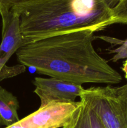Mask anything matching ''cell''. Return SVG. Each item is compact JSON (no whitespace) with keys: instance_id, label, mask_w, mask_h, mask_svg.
I'll return each instance as SVG.
<instances>
[{"instance_id":"cell-1","label":"cell","mask_w":127,"mask_h":128,"mask_svg":"<svg viewBox=\"0 0 127 128\" xmlns=\"http://www.w3.org/2000/svg\"><path fill=\"white\" fill-rule=\"evenodd\" d=\"M94 33L77 30L27 44L16 52L17 60L41 74L76 84L120 83V74L96 51Z\"/></svg>"},{"instance_id":"cell-2","label":"cell","mask_w":127,"mask_h":128,"mask_svg":"<svg viewBox=\"0 0 127 128\" xmlns=\"http://www.w3.org/2000/svg\"><path fill=\"white\" fill-rule=\"evenodd\" d=\"M11 11L19 17L25 45L71 31L112 25V10L98 0H30Z\"/></svg>"},{"instance_id":"cell-3","label":"cell","mask_w":127,"mask_h":128,"mask_svg":"<svg viewBox=\"0 0 127 128\" xmlns=\"http://www.w3.org/2000/svg\"><path fill=\"white\" fill-rule=\"evenodd\" d=\"M79 98L105 128H127V84L85 89Z\"/></svg>"},{"instance_id":"cell-4","label":"cell","mask_w":127,"mask_h":128,"mask_svg":"<svg viewBox=\"0 0 127 128\" xmlns=\"http://www.w3.org/2000/svg\"><path fill=\"white\" fill-rule=\"evenodd\" d=\"M32 83L34 92L41 101L39 108L52 102H74L85 90L82 85L53 78L36 77Z\"/></svg>"},{"instance_id":"cell-5","label":"cell","mask_w":127,"mask_h":128,"mask_svg":"<svg viewBox=\"0 0 127 128\" xmlns=\"http://www.w3.org/2000/svg\"><path fill=\"white\" fill-rule=\"evenodd\" d=\"M1 19L2 41L0 44V71L11 56L25 45L18 15L12 11H9L1 16Z\"/></svg>"},{"instance_id":"cell-6","label":"cell","mask_w":127,"mask_h":128,"mask_svg":"<svg viewBox=\"0 0 127 128\" xmlns=\"http://www.w3.org/2000/svg\"><path fill=\"white\" fill-rule=\"evenodd\" d=\"M17 98L0 86V127H9L19 121Z\"/></svg>"},{"instance_id":"cell-7","label":"cell","mask_w":127,"mask_h":128,"mask_svg":"<svg viewBox=\"0 0 127 128\" xmlns=\"http://www.w3.org/2000/svg\"><path fill=\"white\" fill-rule=\"evenodd\" d=\"M71 120L61 128H88V107L83 101Z\"/></svg>"},{"instance_id":"cell-8","label":"cell","mask_w":127,"mask_h":128,"mask_svg":"<svg viewBox=\"0 0 127 128\" xmlns=\"http://www.w3.org/2000/svg\"><path fill=\"white\" fill-rule=\"evenodd\" d=\"M112 25L114 24H127V0H121L112 9Z\"/></svg>"},{"instance_id":"cell-9","label":"cell","mask_w":127,"mask_h":128,"mask_svg":"<svg viewBox=\"0 0 127 128\" xmlns=\"http://www.w3.org/2000/svg\"><path fill=\"white\" fill-rule=\"evenodd\" d=\"M26 66L21 64L13 66L4 65L0 71V81L23 73L26 71Z\"/></svg>"},{"instance_id":"cell-10","label":"cell","mask_w":127,"mask_h":128,"mask_svg":"<svg viewBox=\"0 0 127 128\" xmlns=\"http://www.w3.org/2000/svg\"><path fill=\"white\" fill-rule=\"evenodd\" d=\"M120 46L114 50H110V53H115V54L112 58V61L117 62L120 60L127 59V39L122 41Z\"/></svg>"},{"instance_id":"cell-11","label":"cell","mask_w":127,"mask_h":128,"mask_svg":"<svg viewBox=\"0 0 127 128\" xmlns=\"http://www.w3.org/2000/svg\"><path fill=\"white\" fill-rule=\"evenodd\" d=\"M30 0H0V15L7 14L16 5Z\"/></svg>"},{"instance_id":"cell-12","label":"cell","mask_w":127,"mask_h":128,"mask_svg":"<svg viewBox=\"0 0 127 128\" xmlns=\"http://www.w3.org/2000/svg\"><path fill=\"white\" fill-rule=\"evenodd\" d=\"M88 128H105L95 113L88 107Z\"/></svg>"},{"instance_id":"cell-13","label":"cell","mask_w":127,"mask_h":128,"mask_svg":"<svg viewBox=\"0 0 127 128\" xmlns=\"http://www.w3.org/2000/svg\"><path fill=\"white\" fill-rule=\"evenodd\" d=\"M98 1L104 4L108 8L112 10L119 3L121 0H98Z\"/></svg>"},{"instance_id":"cell-14","label":"cell","mask_w":127,"mask_h":128,"mask_svg":"<svg viewBox=\"0 0 127 128\" xmlns=\"http://www.w3.org/2000/svg\"><path fill=\"white\" fill-rule=\"evenodd\" d=\"M122 69V71L125 73V77L126 79H127V59H126L125 61L123 62Z\"/></svg>"}]
</instances>
